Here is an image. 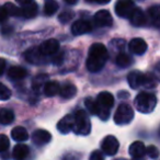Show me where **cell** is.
I'll use <instances>...</instances> for the list:
<instances>
[{
    "label": "cell",
    "mask_w": 160,
    "mask_h": 160,
    "mask_svg": "<svg viewBox=\"0 0 160 160\" xmlns=\"http://www.w3.org/2000/svg\"><path fill=\"white\" fill-rule=\"evenodd\" d=\"M92 30V25L87 20H77L71 25V33L73 35H82L89 33Z\"/></svg>",
    "instance_id": "11"
},
{
    "label": "cell",
    "mask_w": 160,
    "mask_h": 160,
    "mask_svg": "<svg viewBox=\"0 0 160 160\" xmlns=\"http://www.w3.org/2000/svg\"><path fill=\"white\" fill-rule=\"evenodd\" d=\"M135 8V3L129 0H120L115 3V13L121 18H128Z\"/></svg>",
    "instance_id": "9"
},
{
    "label": "cell",
    "mask_w": 160,
    "mask_h": 160,
    "mask_svg": "<svg viewBox=\"0 0 160 160\" xmlns=\"http://www.w3.org/2000/svg\"><path fill=\"white\" fill-rule=\"evenodd\" d=\"M11 98V90L6 85L0 82V100L6 101Z\"/></svg>",
    "instance_id": "33"
},
{
    "label": "cell",
    "mask_w": 160,
    "mask_h": 160,
    "mask_svg": "<svg viewBox=\"0 0 160 160\" xmlns=\"http://www.w3.org/2000/svg\"><path fill=\"white\" fill-rule=\"evenodd\" d=\"M85 105L87 108V110L90 112V114H93V115H98L99 112H100V107H99L98 102H97L94 99L92 98H87L85 100Z\"/></svg>",
    "instance_id": "29"
},
{
    "label": "cell",
    "mask_w": 160,
    "mask_h": 160,
    "mask_svg": "<svg viewBox=\"0 0 160 160\" xmlns=\"http://www.w3.org/2000/svg\"><path fill=\"white\" fill-rule=\"evenodd\" d=\"M134 104H135L136 110L139 111L140 113L148 114L155 110L156 105H157V98L153 93L140 92L136 96Z\"/></svg>",
    "instance_id": "3"
},
{
    "label": "cell",
    "mask_w": 160,
    "mask_h": 160,
    "mask_svg": "<svg viewBox=\"0 0 160 160\" xmlns=\"http://www.w3.org/2000/svg\"><path fill=\"white\" fill-rule=\"evenodd\" d=\"M59 89L60 86L57 81H48V82L45 83L44 88H43L44 93L47 97H54L55 94L59 93Z\"/></svg>",
    "instance_id": "26"
},
{
    "label": "cell",
    "mask_w": 160,
    "mask_h": 160,
    "mask_svg": "<svg viewBox=\"0 0 160 160\" xmlns=\"http://www.w3.org/2000/svg\"><path fill=\"white\" fill-rule=\"evenodd\" d=\"M147 13H148L147 20L150 19L151 23L155 25V28L158 29V28H159V24H160V8H159V6L155 5V6H152V7H150L148 9V11H147Z\"/></svg>",
    "instance_id": "22"
},
{
    "label": "cell",
    "mask_w": 160,
    "mask_h": 160,
    "mask_svg": "<svg viewBox=\"0 0 160 160\" xmlns=\"http://www.w3.org/2000/svg\"><path fill=\"white\" fill-rule=\"evenodd\" d=\"M89 160H104V157L100 150H93L90 155Z\"/></svg>",
    "instance_id": "37"
},
{
    "label": "cell",
    "mask_w": 160,
    "mask_h": 160,
    "mask_svg": "<svg viewBox=\"0 0 160 160\" xmlns=\"http://www.w3.org/2000/svg\"><path fill=\"white\" fill-rule=\"evenodd\" d=\"M38 51H40L41 55L43 57L53 56L55 54H57L58 51H59V42L57 40H55V38L46 40L38 46Z\"/></svg>",
    "instance_id": "6"
},
{
    "label": "cell",
    "mask_w": 160,
    "mask_h": 160,
    "mask_svg": "<svg viewBox=\"0 0 160 160\" xmlns=\"http://www.w3.org/2000/svg\"><path fill=\"white\" fill-rule=\"evenodd\" d=\"M94 22L99 28H109L113 24V18L108 10H99L94 14Z\"/></svg>",
    "instance_id": "10"
},
{
    "label": "cell",
    "mask_w": 160,
    "mask_h": 160,
    "mask_svg": "<svg viewBox=\"0 0 160 160\" xmlns=\"http://www.w3.org/2000/svg\"><path fill=\"white\" fill-rule=\"evenodd\" d=\"M30 153V147L25 144H18L13 147L12 157L14 160H24Z\"/></svg>",
    "instance_id": "17"
},
{
    "label": "cell",
    "mask_w": 160,
    "mask_h": 160,
    "mask_svg": "<svg viewBox=\"0 0 160 160\" xmlns=\"http://www.w3.org/2000/svg\"><path fill=\"white\" fill-rule=\"evenodd\" d=\"M73 128L72 132L77 135H88L91 132V123H90L89 115L83 110H78L73 114Z\"/></svg>",
    "instance_id": "4"
},
{
    "label": "cell",
    "mask_w": 160,
    "mask_h": 160,
    "mask_svg": "<svg viewBox=\"0 0 160 160\" xmlns=\"http://www.w3.org/2000/svg\"><path fill=\"white\" fill-rule=\"evenodd\" d=\"M28 75L27 70L23 67L20 66H12L11 68L8 70V77L12 80H19L24 78Z\"/></svg>",
    "instance_id": "25"
},
{
    "label": "cell",
    "mask_w": 160,
    "mask_h": 160,
    "mask_svg": "<svg viewBox=\"0 0 160 160\" xmlns=\"http://www.w3.org/2000/svg\"><path fill=\"white\" fill-rule=\"evenodd\" d=\"M120 148V142H118V138L114 137L113 135H109L103 139L102 144H101V149L102 151L108 156H114L118 151Z\"/></svg>",
    "instance_id": "8"
},
{
    "label": "cell",
    "mask_w": 160,
    "mask_h": 160,
    "mask_svg": "<svg viewBox=\"0 0 160 160\" xmlns=\"http://www.w3.org/2000/svg\"><path fill=\"white\" fill-rule=\"evenodd\" d=\"M7 18H8V14H7V12H6L5 8H3V7H0V22L5 21Z\"/></svg>",
    "instance_id": "38"
},
{
    "label": "cell",
    "mask_w": 160,
    "mask_h": 160,
    "mask_svg": "<svg viewBox=\"0 0 160 160\" xmlns=\"http://www.w3.org/2000/svg\"><path fill=\"white\" fill-rule=\"evenodd\" d=\"M75 13H73L71 10H64L62 13L58 16V20H59L60 23H68L71 19L73 18Z\"/></svg>",
    "instance_id": "32"
},
{
    "label": "cell",
    "mask_w": 160,
    "mask_h": 160,
    "mask_svg": "<svg viewBox=\"0 0 160 160\" xmlns=\"http://www.w3.org/2000/svg\"><path fill=\"white\" fill-rule=\"evenodd\" d=\"M125 47H126V42L123 38H113L110 42V48L113 52L122 53V52H124Z\"/></svg>",
    "instance_id": "30"
},
{
    "label": "cell",
    "mask_w": 160,
    "mask_h": 160,
    "mask_svg": "<svg viewBox=\"0 0 160 160\" xmlns=\"http://www.w3.org/2000/svg\"><path fill=\"white\" fill-rule=\"evenodd\" d=\"M97 102H98L99 107L101 109H104V110H111L114 105V97L112 93L108 91H102L99 93L98 98H97Z\"/></svg>",
    "instance_id": "13"
},
{
    "label": "cell",
    "mask_w": 160,
    "mask_h": 160,
    "mask_svg": "<svg viewBox=\"0 0 160 160\" xmlns=\"http://www.w3.org/2000/svg\"><path fill=\"white\" fill-rule=\"evenodd\" d=\"M146 155H148L152 159H157L158 156H159V150H158V148L156 146L150 145V146H148L146 148Z\"/></svg>",
    "instance_id": "35"
},
{
    "label": "cell",
    "mask_w": 160,
    "mask_h": 160,
    "mask_svg": "<svg viewBox=\"0 0 160 160\" xmlns=\"http://www.w3.org/2000/svg\"><path fill=\"white\" fill-rule=\"evenodd\" d=\"M18 3L21 6V16L27 19L36 17L38 12V6L32 0H19Z\"/></svg>",
    "instance_id": "7"
},
{
    "label": "cell",
    "mask_w": 160,
    "mask_h": 160,
    "mask_svg": "<svg viewBox=\"0 0 160 160\" xmlns=\"http://www.w3.org/2000/svg\"><path fill=\"white\" fill-rule=\"evenodd\" d=\"M59 5H58L57 1L55 0H47L44 3V14L51 17L53 14H55V12L58 10Z\"/></svg>",
    "instance_id": "28"
},
{
    "label": "cell",
    "mask_w": 160,
    "mask_h": 160,
    "mask_svg": "<svg viewBox=\"0 0 160 160\" xmlns=\"http://www.w3.org/2000/svg\"><path fill=\"white\" fill-rule=\"evenodd\" d=\"M127 81L132 89H138L140 87H145L147 89L156 87V79L150 73H142L138 70L131 71L127 76Z\"/></svg>",
    "instance_id": "2"
},
{
    "label": "cell",
    "mask_w": 160,
    "mask_h": 160,
    "mask_svg": "<svg viewBox=\"0 0 160 160\" xmlns=\"http://www.w3.org/2000/svg\"><path fill=\"white\" fill-rule=\"evenodd\" d=\"M11 137L16 142H25L29 139V133L23 126H16L11 131Z\"/></svg>",
    "instance_id": "20"
},
{
    "label": "cell",
    "mask_w": 160,
    "mask_h": 160,
    "mask_svg": "<svg viewBox=\"0 0 160 160\" xmlns=\"http://www.w3.org/2000/svg\"><path fill=\"white\" fill-rule=\"evenodd\" d=\"M113 160H126V159H124V158H115V159H113Z\"/></svg>",
    "instance_id": "43"
},
{
    "label": "cell",
    "mask_w": 160,
    "mask_h": 160,
    "mask_svg": "<svg viewBox=\"0 0 160 160\" xmlns=\"http://www.w3.org/2000/svg\"><path fill=\"white\" fill-rule=\"evenodd\" d=\"M128 152L133 158H142L146 155V147H145L144 142L137 140L129 146Z\"/></svg>",
    "instance_id": "18"
},
{
    "label": "cell",
    "mask_w": 160,
    "mask_h": 160,
    "mask_svg": "<svg viewBox=\"0 0 160 160\" xmlns=\"http://www.w3.org/2000/svg\"><path fill=\"white\" fill-rule=\"evenodd\" d=\"M10 147V140L3 134H0V152H6Z\"/></svg>",
    "instance_id": "34"
},
{
    "label": "cell",
    "mask_w": 160,
    "mask_h": 160,
    "mask_svg": "<svg viewBox=\"0 0 160 160\" xmlns=\"http://www.w3.org/2000/svg\"><path fill=\"white\" fill-rule=\"evenodd\" d=\"M52 139V135L48 131L45 129H36L32 134V142L38 146H44L48 144Z\"/></svg>",
    "instance_id": "12"
},
{
    "label": "cell",
    "mask_w": 160,
    "mask_h": 160,
    "mask_svg": "<svg viewBox=\"0 0 160 160\" xmlns=\"http://www.w3.org/2000/svg\"><path fill=\"white\" fill-rule=\"evenodd\" d=\"M14 120V114L9 109H1L0 110V123L3 125H8L12 123Z\"/></svg>",
    "instance_id": "27"
},
{
    "label": "cell",
    "mask_w": 160,
    "mask_h": 160,
    "mask_svg": "<svg viewBox=\"0 0 160 160\" xmlns=\"http://www.w3.org/2000/svg\"><path fill=\"white\" fill-rule=\"evenodd\" d=\"M65 2H66L67 5H76L78 1H77V0H66Z\"/></svg>",
    "instance_id": "42"
},
{
    "label": "cell",
    "mask_w": 160,
    "mask_h": 160,
    "mask_svg": "<svg viewBox=\"0 0 160 160\" xmlns=\"http://www.w3.org/2000/svg\"><path fill=\"white\" fill-rule=\"evenodd\" d=\"M24 57L29 62H31V64H35V65L41 64L42 59L44 58L42 55H41L40 51H38V47H32V48L28 49L24 54Z\"/></svg>",
    "instance_id": "19"
},
{
    "label": "cell",
    "mask_w": 160,
    "mask_h": 160,
    "mask_svg": "<svg viewBox=\"0 0 160 160\" xmlns=\"http://www.w3.org/2000/svg\"><path fill=\"white\" fill-rule=\"evenodd\" d=\"M147 47H148L147 46V43L142 38H133L128 44L129 52L135 54V55H142L147 51Z\"/></svg>",
    "instance_id": "15"
},
{
    "label": "cell",
    "mask_w": 160,
    "mask_h": 160,
    "mask_svg": "<svg viewBox=\"0 0 160 160\" xmlns=\"http://www.w3.org/2000/svg\"><path fill=\"white\" fill-rule=\"evenodd\" d=\"M59 94L62 99L69 100V99L73 98V97L77 94V88H76V86L72 85V83H66V85H64L62 87H60Z\"/></svg>",
    "instance_id": "21"
},
{
    "label": "cell",
    "mask_w": 160,
    "mask_h": 160,
    "mask_svg": "<svg viewBox=\"0 0 160 160\" xmlns=\"http://www.w3.org/2000/svg\"><path fill=\"white\" fill-rule=\"evenodd\" d=\"M5 68H6V60L3 59V58L0 57V76L3 73V71H5Z\"/></svg>",
    "instance_id": "39"
},
{
    "label": "cell",
    "mask_w": 160,
    "mask_h": 160,
    "mask_svg": "<svg viewBox=\"0 0 160 160\" xmlns=\"http://www.w3.org/2000/svg\"><path fill=\"white\" fill-rule=\"evenodd\" d=\"M73 114H67L57 123V129L62 134H68L73 128Z\"/></svg>",
    "instance_id": "16"
},
{
    "label": "cell",
    "mask_w": 160,
    "mask_h": 160,
    "mask_svg": "<svg viewBox=\"0 0 160 160\" xmlns=\"http://www.w3.org/2000/svg\"><path fill=\"white\" fill-rule=\"evenodd\" d=\"M47 78H48V76L46 73H40V75L35 76L34 79L32 80V89H33V91H41L44 88L45 83H46Z\"/></svg>",
    "instance_id": "23"
},
{
    "label": "cell",
    "mask_w": 160,
    "mask_h": 160,
    "mask_svg": "<svg viewBox=\"0 0 160 160\" xmlns=\"http://www.w3.org/2000/svg\"><path fill=\"white\" fill-rule=\"evenodd\" d=\"M87 2H90V3H94V5H107V3H109V0H105V1H87Z\"/></svg>",
    "instance_id": "41"
},
{
    "label": "cell",
    "mask_w": 160,
    "mask_h": 160,
    "mask_svg": "<svg viewBox=\"0 0 160 160\" xmlns=\"http://www.w3.org/2000/svg\"><path fill=\"white\" fill-rule=\"evenodd\" d=\"M128 19L131 24H133L134 27H142V25L147 24V17L140 8H134Z\"/></svg>",
    "instance_id": "14"
},
{
    "label": "cell",
    "mask_w": 160,
    "mask_h": 160,
    "mask_svg": "<svg viewBox=\"0 0 160 160\" xmlns=\"http://www.w3.org/2000/svg\"><path fill=\"white\" fill-rule=\"evenodd\" d=\"M134 118V110L131 105L122 103L118 105L114 114V122L118 125H125L132 122Z\"/></svg>",
    "instance_id": "5"
},
{
    "label": "cell",
    "mask_w": 160,
    "mask_h": 160,
    "mask_svg": "<svg viewBox=\"0 0 160 160\" xmlns=\"http://www.w3.org/2000/svg\"><path fill=\"white\" fill-rule=\"evenodd\" d=\"M3 8H5L8 16H11V17H20L21 16V9L17 7L14 3L7 2V3H5Z\"/></svg>",
    "instance_id": "31"
},
{
    "label": "cell",
    "mask_w": 160,
    "mask_h": 160,
    "mask_svg": "<svg viewBox=\"0 0 160 160\" xmlns=\"http://www.w3.org/2000/svg\"><path fill=\"white\" fill-rule=\"evenodd\" d=\"M115 62L121 68H127V67H129L133 64V58H132L131 55L122 52V53L118 54V56L115 58Z\"/></svg>",
    "instance_id": "24"
},
{
    "label": "cell",
    "mask_w": 160,
    "mask_h": 160,
    "mask_svg": "<svg viewBox=\"0 0 160 160\" xmlns=\"http://www.w3.org/2000/svg\"><path fill=\"white\" fill-rule=\"evenodd\" d=\"M109 58L108 48L101 43H94L90 46L86 66L90 72H98L104 67Z\"/></svg>",
    "instance_id": "1"
},
{
    "label": "cell",
    "mask_w": 160,
    "mask_h": 160,
    "mask_svg": "<svg viewBox=\"0 0 160 160\" xmlns=\"http://www.w3.org/2000/svg\"><path fill=\"white\" fill-rule=\"evenodd\" d=\"M81 159V156L80 153L75 152V151H70V152H67L62 156V160H80Z\"/></svg>",
    "instance_id": "36"
},
{
    "label": "cell",
    "mask_w": 160,
    "mask_h": 160,
    "mask_svg": "<svg viewBox=\"0 0 160 160\" xmlns=\"http://www.w3.org/2000/svg\"><path fill=\"white\" fill-rule=\"evenodd\" d=\"M11 31H12V28L10 27V25H6V27L3 28L2 30H1V33H3V34H5V35H7L8 32H9V33H10V32H11Z\"/></svg>",
    "instance_id": "40"
}]
</instances>
